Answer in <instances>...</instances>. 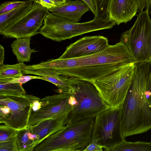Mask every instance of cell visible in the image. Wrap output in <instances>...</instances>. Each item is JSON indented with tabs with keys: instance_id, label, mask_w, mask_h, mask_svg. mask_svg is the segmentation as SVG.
I'll list each match as a JSON object with an SVG mask.
<instances>
[{
	"instance_id": "836d02e7",
	"label": "cell",
	"mask_w": 151,
	"mask_h": 151,
	"mask_svg": "<svg viewBox=\"0 0 151 151\" xmlns=\"http://www.w3.org/2000/svg\"><path fill=\"white\" fill-rule=\"evenodd\" d=\"M57 6H58L65 3L66 2L64 0H50Z\"/></svg>"
},
{
	"instance_id": "44dd1931",
	"label": "cell",
	"mask_w": 151,
	"mask_h": 151,
	"mask_svg": "<svg viewBox=\"0 0 151 151\" xmlns=\"http://www.w3.org/2000/svg\"><path fill=\"white\" fill-rule=\"evenodd\" d=\"M151 151V142H128L125 140L109 151Z\"/></svg>"
},
{
	"instance_id": "5bb4252c",
	"label": "cell",
	"mask_w": 151,
	"mask_h": 151,
	"mask_svg": "<svg viewBox=\"0 0 151 151\" xmlns=\"http://www.w3.org/2000/svg\"><path fill=\"white\" fill-rule=\"evenodd\" d=\"M23 74H33L43 77L46 81L52 83L58 87L56 91L59 93H70L69 76L63 74L54 70L37 67L34 65H27Z\"/></svg>"
},
{
	"instance_id": "6da1fadb",
	"label": "cell",
	"mask_w": 151,
	"mask_h": 151,
	"mask_svg": "<svg viewBox=\"0 0 151 151\" xmlns=\"http://www.w3.org/2000/svg\"><path fill=\"white\" fill-rule=\"evenodd\" d=\"M132 63V55L126 46L120 41L114 45H109L104 50L93 55L70 59H50L40 63L39 65L92 83Z\"/></svg>"
},
{
	"instance_id": "cb8c5ba5",
	"label": "cell",
	"mask_w": 151,
	"mask_h": 151,
	"mask_svg": "<svg viewBox=\"0 0 151 151\" xmlns=\"http://www.w3.org/2000/svg\"><path fill=\"white\" fill-rule=\"evenodd\" d=\"M17 130L5 124L0 126V142L10 140L16 136Z\"/></svg>"
},
{
	"instance_id": "e575fe53",
	"label": "cell",
	"mask_w": 151,
	"mask_h": 151,
	"mask_svg": "<svg viewBox=\"0 0 151 151\" xmlns=\"http://www.w3.org/2000/svg\"><path fill=\"white\" fill-rule=\"evenodd\" d=\"M38 0H35V1L38 3Z\"/></svg>"
},
{
	"instance_id": "8fae6325",
	"label": "cell",
	"mask_w": 151,
	"mask_h": 151,
	"mask_svg": "<svg viewBox=\"0 0 151 151\" xmlns=\"http://www.w3.org/2000/svg\"><path fill=\"white\" fill-rule=\"evenodd\" d=\"M108 39L102 36H86L71 44L59 59L78 58L99 52L109 45Z\"/></svg>"
},
{
	"instance_id": "4fadbf2b",
	"label": "cell",
	"mask_w": 151,
	"mask_h": 151,
	"mask_svg": "<svg viewBox=\"0 0 151 151\" xmlns=\"http://www.w3.org/2000/svg\"><path fill=\"white\" fill-rule=\"evenodd\" d=\"M139 10L137 0H111L109 19L119 25L130 21Z\"/></svg>"
},
{
	"instance_id": "f1b7e54d",
	"label": "cell",
	"mask_w": 151,
	"mask_h": 151,
	"mask_svg": "<svg viewBox=\"0 0 151 151\" xmlns=\"http://www.w3.org/2000/svg\"><path fill=\"white\" fill-rule=\"evenodd\" d=\"M146 94L151 103V70L147 82Z\"/></svg>"
},
{
	"instance_id": "484cf974",
	"label": "cell",
	"mask_w": 151,
	"mask_h": 151,
	"mask_svg": "<svg viewBox=\"0 0 151 151\" xmlns=\"http://www.w3.org/2000/svg\"><path fill=\"white\" fill-rule=\"evenodd\" d=\"M15 137L8 140L0 142V151H18Z\"/></svg>"
},
{
	"instance_id": "5b68a950",
	"label": "cell",
	"mask_w": 151,
	"mask_h": 151,
	"mask_svg": "<svg viewBox=\"0 0 151 151\" xmlns=\"http://www.w3.org/2000/svg\"><path fill=\"white\" fill-rule=\"evenodd\" d=\"M135 65L132 63L124 65L92 83L110 108L123 106L132 82Z\"/></svg>"
},
{
	"instance_id": "9a60e30c",
	"label": "cell",
	"mask_w": 151,
	"mask_h": 151,
	"mask_svg": "<svg viewBox=\"0 0 151 151\" xmlns=\"http://www.w3.org/2000/svg\"><path fill=\"white\" fill-rule=\"evenodd\" d=\"M69 117L67 116L47 119L31 127V131L36 137V146L50 135L63 129L68 122Z\"/></svg>"
},
{
	"instance_id": "8992f818",
	"label": "cell",
	"mask_w": 151,
	"mask_h": 151,
	"mask_svg": "<svg viewBox=\"0 0 151 151\" xmlns=\"http://www.w3.org/2000/svg\"><path fill=\"white\" fill-rule=\"evenodd\" d=\"M149 11L139 12L132 27L121 35L120 42L128 49L135 64L151 62V19Z\"/></svg>"
},
{
	"instance_id": "8d00e7d4",
	"label": "cell",
	"mask_w": 151,
	"mask_h": 151,
	"mask_svg": "<svg viewBox=\"0 0 151 151\" xmlns=\"http://www.w3.org/2000/svg\"><path fill=\"white\" fill-rule=\"evenodd\" d=\"M32 0V1H35V0Z\"/></svg>"
},
{
	"instance_id": "4dcf8cb0",
	"label": "cell",
	"mask_w": 151,
	"mask_h": 151,
	"mask_svg": "<svg viewBox=\"0 0 151 151\" xmlns=\"http://www.w3.org/2000/svg\"><path fill=\"white\" fill-rule=\"evenodd\" d=\"M84 2L89 7L90 10L95 15L96 8L94 4L93 0H79Z\"/></svg>"
},
{
	"instance_id": "83f0119b",
	"label": "cell",
	"mask_w": 151,
	"mask_h": 151,
	"mask_svg": "<svg viewBox=\"0 0 151 151\" xmlns=\"http://www.w3.org/2000/svg\"><path fill=\"white\" fill-rule=\"evenodd\" d=\"M103 147L95 140L91 139L90 143L83 151H102Z\"/></svg>"
},
{
	"instance_id": "e0dca14e",
	"label": "cell",
	"mask_w": 151,
	"mask_h": 151,
	"mask_svg": "<svg viewBox=\"0 0 151 151\" xmlns=\"http://www.w3.org/2000/svg\"><path fill=\"white\" fill-rule=\"evenodd\" d=\"M31 40V37L17 39L11 44L12 51L18 62L30 61L32 54L37 51L30 47Z\"/></svg>"
},
{
	"instance_id": "ac0fdd59",
	"label": "cell",
	"mask_w": 151,
	"mask_h": 151,
	"mask_svg": "<svg viewBox=\"0 0 151 151\" xmlns=\"http://www.w3.org/2000/svg\"><path fill=\"white\" fill-rule=\"evenodd\" d=\"M16 139L18 151H33L36 146V137L29 125L17 130Z\"/></svg>"
},
{
	"instance_id": "7402d4cb",
	"label": "cell",
	"mask_w": 151,
	"mask_h": 151,
	"mask_svg": "<svg viewBox=\"0 0 151 151\" xmlns=\"http://www.w3.org/2000/svg\"><path fill=\"white\" fill-rule=\"evenodd\" d=\"M10 80H0V95L20 96L26 94L22 84L11 82Z\"/></svg>"
},
{
	"instance_id": "52a82bcc",
	"label": "cell",
	"mask_w": 151,
	"mask_h": 151,
	"mask_svg": "<svg viewBox=\"0 0 151 151\" xmlns=\"http://www.w3.org/2000/svg\"><path fill=\"white\" fill-rule=\"evenodd\" d=\"M122 107L107 109L95 118L92 139L109 151L125 139L122 130Z\"/></svg>"
},
{
	"instance_id": "277c9868",
	"label": "cell",
	"mask_w": 151,
	"mask_h": 151,
	"mask_svg": "<svg viewBox=\"0 0 151 151\" xmlns=\"http://www.w3.org/2000/svg\"><path fill=\"white\" fill-rule=\"evenodd\" d=\"M69 82V93L75 98L76 104L70 112L68 123L95 118L102 111L110 108L91 82L70 76Z\"/></svg>"
},
{
	"instance_id": "7a4b0ae2",
	"label": "cell",
	"mask_w": 151,
	"mask_h": 151,
	"mask_svg": "<svg viewBox=\"0 0 151 151\" xmlns=\"http://www.w3.org/2000/svg\"><path fill=\"white\" fill-rule=\"evenodd\" d=\"M151 62L135 64L132 83L122 107V130L124 138L151 129V103L146 94Z\"/></svg>"
},
{
	"instance_id": "f546056e",
	"label": "cell",
	"mask_w": 151,
	"mask_h": 151,
	"mask_svg": "<svg viewBox=\"0 0 151 151\" xmlns=\"http://www.w3.org/2000/svg\"><path fill=\"white\" fill-rule=\"evenodd\" d=\"M38 3L48 9L58 6L50 0H39Z\"/></svg>"
},
{
	"instance_id": "3957f363",
	"label": "cell",
	"mask_w": 151,
	"mask_h": 151,
	"mask_svg": "<svg viewBox=\"0 0 151 151\" xmlns=\"http://www.w3.org/2000/svg\"><path fill=\"white\" fill-rule=\"evenodd\" d=\"M94 119L68 123L37 145L33 151H83L91 140Z\"/></svg>"
},
{
	"instance_id": "d590c367",
	"label": "cell",
	"mask_w": 151,
	"mask_h": 151,
	"mask_svg": "<svg viewBox=\"0 0 151 151\" xmlns=\"http://www.w3.org/2000/svg\"><path fill=\"white\" fill-rule=\"evenodd\" d=\"M64 0L66 2H67L70 0Z\"/></svg>"
},
{
	"instance_id": "d6986e66",
	"label": "cell",
	"mask_w": 151,
	"mask_h": 151,
	"mask_svg": "<svg viewBox=\"0 0 151 151\" xmlns=\"http://www.w3.org/2000/svg\"><path fill=\"white\" fill-rule=\"evenodd\" d=\"M33 1L27 0L20 6L5 13L0 14V31L19 18L31 8Z\"/></svg>"
},
{
	"instance_id": "30bf717a",
	"label": "cell",
	"mask_w": 151,
	"mask_h": 151,
	"mask_svg": "<svg viewBox=\"0 0 151 151\" xmlns=\"http://www.w3.org/2000/svg\"><path fill=\"white\" fill-rule=\"evenodd\" d=\"M69 93H59L41 99V107L32 111L28 125L32 127L44 120L65 116H70L73 106L70 101Z\"/></svg>"
},
{
	"instance_id": "ba28073f",
	"label": "cell",
	"mask_w": 151,
	"mask_h": 151,
	"mask_svg": "<svg viewBox=\"0 0 151 151\" xmlns=\"http://www.w3.org/2000/svg\"><path fill=\"white\" fill-rule=\"evenodd\" d=\"M49 9L34 1L30 9L19 18L0 31L5 37H31L38 34Z\"/></svg>"
},
{
	"instance_id": "2e32d148",
	"label": "cell",
	"mask_w": 151,
	"mask_h": 151,
	"mask_svg": "<svg viewBox=\"0 0 151 151\" xmlns=\"http://www.w3.org/2000/svg\"><path fill=\"white\" fill-rule=\"evenodd\" d=\"M89 10L88 6L79 0H70L60 6L49 9V11L54 14L74 22H79L83 14Z\"/></svg>"
},
{
	"instance_id": "7c38bea8",
	"label": "cell",
	"mask_w": 151,
	"mask_h": 151,
	"mask_svg": "<svg viewBox=\"0 0 151 151\" xmlns=\"http://www.w3.org/2000/svg\"><path fill=\"white\" fill-rule=\"evenodd\" d=\"M62 29L59 42L69 39L84 34L99 30L112 28L115 22L110 19H94L83 23L74 22L63 18L62 22Z\"/></svg>"
},
{
	"instance_id": "9c48e42d",
	"label": "cell",
	"mask_w": 151,
	"mask_h": 151,
	"mask_svg": "<svg viewBox=\"0 0 151 151\" xmlns=\"http://www.w3.org/2000/svg\"><path fill=\"white\" fill-rule=\"evenodd\" d=\"M40 99L32 95L20 96L0 95V105L8 106L10 112L3 124L17 130L28 125L32 104Z\"/></svg>"
},
{
	"instance_id": "d4e9b609",
	"label": "cell",
	"mask_w": 151,
	"mask_h": 151,
	"mask_svg": "<svg viewBox=\"0 0 151 151\" xmlns=\"http://www.w3.org/2000/svg\"><path fill=\"white\" fill-rule=\"evenodd\" d=\"M27 1V0L22 1H11L4 2L0 5V14L8 12L19 7L25 4Z\"/></svg>"
},
{
	"instance_id": "603a6c76",
	"label": "cell",
	"mask_w": 151,
	"mask_h": 151,
	"mask_svg": "<svg viewBox=\"0 0 151 151\" xmlns=\"http://www.w3.org/2000/svg\"><path fill=\"white\" fill-rule=\"evenodd\" d=\"M96 8L95 19H109V9L111 0H93Z\"/></svg>"
},
{
	"instance_id": "4316f807",
	"label": "cell",
	"mask_w": 151,
	"mask_h": 151,
	"mask_svg": "<svg viewBox=\"0 0 151 151\" xmlns=\"http://www.w3.org/2000/svg\"><path fill=\"white\" fill-rule=\"evenodd\" d=\"M34 79H40L46 81L43 77L40 76L22 75L18 78L10 79L9 81L13 83H19L22 85Z\"/></svg>"
},
{
	"instance_id": "ffe728a7",
	"label": "cell",
	"mask_w": 151,
	"mask_h": 151,
	"mask_svg": "<svg viewBox=\"0 0 151 151\" xmlns=\"http://www.w3.org/2000/svg\"><path fill=\"white\" fill-rule=\"evenodd\" d=\"M27 66L24 63L14 65H4L0 66V80L12 79L18 78L23 75Z\"/></svg>"
},
{
	"instance_id": "1f68e13d",
	"label": "cell",
	"mask_w": 151,
	"mask_h": 151,
	"mask_svg": "<svg viewBox=\"0 0 151 151\" xmlns=\"http://www.w3.org/2000/svg\"><path fill=\"white\" fill-rule=\"evenodd\" d=\"M41 99L37 100L33 103L32 106V111H36L38 110L41 107Z\"/></svg>"
},
{
	"instance_id": "d6a6232c",
	"label": "cell",
	"mask_w": 151,
	"mask_h": 151,
	"mask_svg": "<svg viewBox=\"0 0 151 151\" xmlns=\"http://www.w3.org/2000/svg\"><path fill=\"white\" fill-rule=\"evenodd\" d=\"M5 50L3 47L0 45V66L3 64Z\"/></svg>"
},
{
	"instance_id": "74e56055",
	"label": "cell",
	"mask_w": 151,
	"mask_h": 151,
	"mask_svg": "<svg viewBox=\"0 0 151 151\" xmlns=\"http://www.w3.org/2000/svg\"><path fill=\"white\" fill-rule=\"evenodd\" d=\"M150 9H151V7H150Z\"/></svg>"
}]
</instances>
